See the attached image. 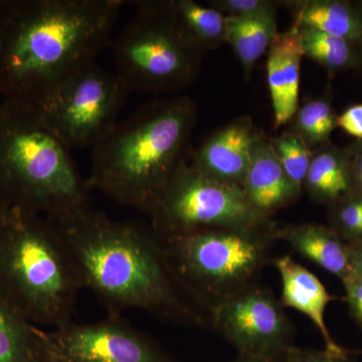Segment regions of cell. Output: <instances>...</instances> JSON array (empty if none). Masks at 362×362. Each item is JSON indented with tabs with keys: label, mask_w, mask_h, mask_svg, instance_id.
Instances as JSON below:
<instances>
[{
	"label": "cell",
	"mask_w": 362,
	"mask_h": 362,
	"mask_svg": "<svg viewBox=\"0 0 362 362\" xmlns=\"http://www.w3.org/2000/svg\"><path fill=\"white\" fill-rule=\"evenodd\" d=\"M285 356V354H284ZM284 356H243L238 354L233 361L230 362H286Z\"/></svg>",
	"instance_id": "d6a6232c"
},
{
	"label": "cell",
	"mask_w": 362,
	"mask_h": 362,
	"mask_svg": "<svg viewBox=\"0 0 362 362\" xmlns=\"http://www.w3.org/2000/svg\"><path fill=\"white\" fill-rule=\"evenodd\" d=\"M297 23L349 42H362V18L344 2L333 0L308 2L300 13Z\"/></svg>",
	"instance_id": "ffe728a7"
},
{
	"label": "cell",
	"mask_w": 362,
	"mask_h": 362,
	"mask_svg": "<svg viewBox=\"0 0 362 362\" xmlns=\"http://www.w3.org/2000/svg\"><path fill=\"white\" fill-rule=\"evenodd\" d=\"M356 153H362V140L356 146Z\"/></svg>",
	"instance_id": "836d02e7"
},
{
	"label": "cell",
	"mask_w": 362,
	"mask_h": 362,
	"mask_svg": "<svg viewBox=\"0 0 362 362\" xmlns=\"http://www.w3.org/2000/svg\"><path fill=\"white\" fill-rule=\"evenodd\" d=\"M130 93L116 73L93 63L64 81L35 109L69 148H93L119 122Z\"/></svg>",
	"instance_id": "9c48e42d"
},
{
	"label": "cell",
	"mask_w": 362,
	"mask_h": 362,
	"mask_svg": "<svg viewBox=\"0 0 362 362\" xmlns=\"http://www.w3.org/2000/svg\"><path fill=\"white\" fill-rule=\"evenodd\" d=\"M162 4L188 39L199 49L225 40L226 18L218 9L192 0Z\"/></svg>",
	"instance_id": "44dd1931"
},
{
	"label": "cell",
	"mask_w": 362,
	"mask_h": 362,
	"mask_svg": "<svg viewBox=\"0 0 362 362\" xmlns=\"http://www.w3.org/2000/svg\"><path fill=\"white\" fill-rule=\"evenodd\" d=\"M361 351L349 349L344 352H331L328 350L305 349L293 345L285 352L286 362H358L357 356Z\"/></svg>",
	"instance_id": "484cf974"
},
{
	"label": "cell",
	"mask_w": 362,
	"mask_h": 362,
	"mask_svg": "<svg viewBox=\"0 0 362 362\" xmlns=\"http://www.w3.org/2000/svg\"><path fill=\"white\" fill-rule=\"evenodd\" d=\"M352 270L362 276V239L347 244Z\"/></svg>",
	"instance_id": "4dcf8cb0"
},
{
	"label": "cell",
	"mask_w": 362,
	"mask_h": 362,
	"mask_svg": "<svg viewBox=\"0 0 362 362\" xmlns=\"http://www.w3.org/2000/svg\"><path fill=\"white\" fill-rule=\"evenodd\" d=\"M276 233L277 228L268 221L180 235L156 233L181 282L209 313L223 300L258 284L270 261Z\"/></svg>",
	"instance_id": "8992f818"
},
{
	"label": "cell",
	"mask_w": 362,
	"mask_h": 362,
	"mask_svg": "<svg viewBox=\"0 0 362 362\" xmlns=\"http://www.w3.org/2000/svg\"><path fill=\"white\" fill-rule=\"evenodd\" d=\"M303 56L298 23L288 32L278 33L269 47L267 75L276 127L285 125L297 113Z\"/></svg>",
	"instance_id": "4fadbf2b"
},
{
	"label": "cell",
	"mask_w": 362,
	"mask_h": 362,
	"mask_svg": "<svg viewBox=\"0 0 362 362\" xmlns=\"http://www.w3.org/2000/svg\"><path fill=\"white\" fill-rule=\"evenodd\" d=\"M352 189L362 195V153H356L351 159Z\"/></svg>",
	"instance_id": "f546056e"
},
{
	"label": "cell",
	"mask_w": 362,
	"mask_h": 362,
	"mask_svg": "<svg viewBox=\"0 0 362 362\" xmlns=\"http://www.w3.org/2000/svg\"><path fill=\"white\" fill-rule=\"evenodd\" d=\"M242 187L252 206L266 218L301 192L286 175L271 145L262 141L255 146Z\"/></svg>",
	"instance_id": "9a60e30c"
},
{
	"label": "cell",
	"mask_w": 362,
	"mask_h": 362,
	"mask_svg": "<svg viewBox=\"0 0 362 362\" xmlns=\"http://www.w3.org/2000/svg\"><path fill=\"white\" fill-rule=\"evenodd\" d=\"M277 240H285L295 251L340 280L352 271L349 247L329 226L302 223L277 228Z\"/></svg>",
	"instance_id": "2e32d148"
},
{
	"label": "cell",
	"mask_w": 362,
	"mask_h": 362,
	"mask_svg": "<svg viewBox=\"0 0 362 362\" xmlns=\"http://www.w3.org/2000/svg\"><path fill=\"white\" fill-rule=\"evenodd\" d=\"M0 362H47L40 328L0 296Z\"/></svg>",
	"instance_id": "d6986e66"
},
{
	"label": "cell",
	"mask_w": 362,
	"mask_h": 362,
	"mask_svg": "<svg viewBox=\"0 0 362 362\" xmlns=\"http://www.w3.org/2000/svg\"><path fill=\"white\" fill-rule=\"evenodd\" d=\"M89 185L71 148L39 111L0 103V194L13 209L59 223L89 207Z\"/></svg>",
	"instance_id": "277c9868"
},
{
	"label": "cell",
	"mask_w": 362,
	"mask_h": 362,
	"mask_svg": "<svg viewBox=\"0 0 362 362\" xmlns=\"http://www.w3.org/2000/svg\"><path fill=\"white\" fill-rule=\"evenodd\" d=\"M270 145L286 175L302 190L313 158L308 144L298 134H285L274 139Z\"/></svg>",
	"instance_id": "603a6c76"
},
{
	"label": "cell",
	"mask_w": 362,
	"mask_h": 362,
	"mask_svg": "<svg viewBox=\"0 0 362 362\" xmlns=\"http://www.w3.org/2000/svg\"><path fill=\"white\" fill-rule=\"evenodd\" d=\"M137 11L112 40L116 74L132 90L175 89L194 76L199 49L161 2H135Z\"/></svg>",
	"instance_id": "52a82bcc"
},
{
	"label": "cell",
	"mask_w": 362,
	"mask_h": 362,
	"mask_svg": "<svg viewBox=\"0 0 362 362\" xmlns=\"http://www.w3.org/2000/svg\"><path fill=\"white\" fill-rule=\"evenodd\" d=\"M299 25L304 54L330 70H339L351 64L354 52L349 40L333 37L310 26Z\"/></svg>",
	"instance_id": "7402d4cb"
},
{
	"label": "cell",
	"mask_w": 362,
	"mask_h": 362,
	"mask_svg": "<svg viewBox=\"0 0 362 362\" xmlns=\"http://www.w3.org/2000/svg\"><path fill=\"white\" fill-rule=\"evenodd\" d=\"M161 235L268 221L252 206L242 185L211 177L183 161L149 214Z\"/></svg>",
	"instance_id": "ba28073f"
},
{
	"label": "cell",
	"mask_w": 362,
	"mask_h": 362,
	"mask_svg": "<svg viewBox=\"0 0 362 362\" xmlns=\"http://www.w3.org/2000/svg\"><path fill=\"white\" fill-rule=\"evenodd\" d=\"M209 316L211 327L235 346L238 354L282 356L294 345V328L284 306L258 284L216 304Z\"/></svg>",
	"instance_id": "8fae6325"
},
{
	"label": "cell",
	"mask_w": 362,
	"mask_h": 362,
	"mask_svg": "<svg viewBox=\"0 0 362 362\" xmlns=\"http://www.w3.org/2000/svg\"><path fill=\"white\" fill-rule=\"evenodd\" d=\"M82 288L56 225L14 209L0 240V296L33 325L57 328L71 322Z\"/></svg>",
	"instance_id": "5b68a950"
},
{
	"label": "cell",
	"mask_w": 362,
	"mask_h": 362,
	"mask_svg": "<svg viewBox=\"0 0 362 362\" xmlns=\"http://www.w3.org/2000/svg\"><path fill=\"white\" fill-rule=\"evenodd\" d=\"M340 281L344 288L345 301L350 315L362 328V276L352 270Z\"/></svg>",
	"instance_id": "4316f807"
},
{
	"label": "cell",
	"mask_w": 362,
	"mask_h": 362,
	"mask_svg": "<svg viewBox=\"0 0 362 362\" xmlns=\"http://www.w3.org/2000/svg\"><path fill=\"white\" fill-rule=\"evenodd\" d=\"M122 0H0V97L37 108L110 45Z\"/></svg>",
	"instance_id": "7a4b0ae2"
},
{
	"label": "cell",
	"mask_w": 362,
	"mask_h": 362,
	"mask_svg": "<svg viewBox=\"0 0 362 362\" xmlns=\"http://www.w3.org/2000/svg\"><path fill=\"white\" fill-rule=\"evenodd\" d=\"M337 126L347 134L362 140V105L349 107L337 117Z\"/></svg>",
	"instance_id": "f1b7e54d"
},
{
	"label": "cell",
	"mask_w": 362,
	"mask_h": 362,
	"mask_svg": "<svg viewBox=\"0 0 362 362\" xmlns=\"http://www.w3.org/2000/svg\"><path fill=\"white\" fill-rule=\"evenodd\" d=\"M361 239H362V223H361V228H359L358 237H357V240H361Z\"/></svg>",
	"instance_id": "e575fe53"
},
{
	"label": "cell",
	"mask_w": 362,
	"mask_h": 362,
	"mask_svg": "<svg viewBox=\"0 0 362 362\" xmlns=\"http://www.w3.org/2000/svg\"><path fill=\"white\" fill-rule=\"evenodd\" d=\"M194 122L187 97L145 105L119 120L93 147L90 189L149 216L185 161Z\"/></svg>",
	"instance_id": "3957f363"
},
{
	"label": "cell",
	"mask_w": 362,
	"mask_h": 362,
	"mask_svg": "<svg viewBox=\"0 0 362 362\" xmlns=\"http://www.w3.org/2000/svg\"><path fill=\"white\" fill-rule=\"evenodd\" d=\"M47 362H180L120 314L95 323L40 329Z\"/></svg>",
	"instance_id": "30bf717a"
},
{
	"label": "cell",
	"mask_w": 362,
	"mask_h": 362,
	"mask_svg": "<svg viewBox=\"0 0 362 362\" xmlns=\"http://www.w3.org/2000/svg\"><path fill=\"white\" fill-rule=\"evenodd\" d=\"M274 11L251 16H228L226 18V37L246 70L270 47L278 35Z\"/></svg>",
	"instance_id": "ac0fdd59"
},
{
	"label": "cell",
	"mask_w": 362,
	"mask_h": 362,
	"mask_svg": "<svg viewBox=\"0 0 362 362\" xmlns=\"http://www.w3.org/2000/svg\"><path fill=\"white\" fill-rule=\"evenodd\" d=\"M14 209L11 204L0 194V240L6 233L7 228L11 225L14 214Z\"/></svg>",
	"instance_id": "1f68e13d"
},
{
	"label": "cell",
	"mask_w": 362,
	"mask_h": 362,
	"mask_svg": "<svg viewBox=\"0 0 362 362\" xmlns=\"http://www.w3.org/2000/svg\"><path fill=\"white\" fill-rule=\"evenodd\" d=\"M54 223L81 285L109 313L136 308L171 322L211 326L209 311L181 282L153 228L111 220L90 206Z\"/></svg>",
	"instance_id": "6da1fadb"
},
{
	"label": "cell",
	"mask_w": 362,
	"mask_h": 362,
	"mask_svg": "<svg viewBox=\"0 0 362 362\" xmlns=\"http://www.w3.org/2000/svg\"><path fill=\"white\" fill-rule=\"evenodd\" d=\"M337 127V117L324 100H314L300 109L296 117L297 134L307 144H320L329 139Z\"/></svg>",
	"instance_id": "cb8c5ba5"
},
{
	"label": "cell",
	"mask_w": 362,
	"mask_h": 362,
	"mask_svg": "<svg viewBox=\"0 0 362 362\" xmlns=\"http://www.w3.org/2000/svg\"><path fill=\"white\" fill-rule=\"evenodd\" d=\"M218 11H228L230 16H251L273 11L272 4L262 0H223L214 4Z\"/></svg>",
	"instance_id": "83f0119b"
},
{
	"label": "cell",
	"mask_w": 362,
	"mask_h": 362,
	"mask_svg": "<svg viewBox=\"0 0 362 362\" xmlns=\"http://www.w3.org/2000/svg\"><path fill=\"white\" fill-rule=\"evenodd\" d=\"M331 206L329 228L346 244L356 240L362 223V195L352 192Z\"/></svg>",
	"instance_id": "d4e9b609"
},
{
	"label": "cell",
	"mask_w": 362,
	"mask_h": 362,
	"mask_svg": "<svg viewBox=\"0 0 362 362\" xmlns=\"http://www.w3.org/2000/svg\"><path fill=\"white\" fill-rule=\"evenodd\" d=\"M273 264L282 281L283 306L296 309L310 319L322 337L324 349L331 352L349 350L335 341L325 322L326 307L337 298L327 292L313 273L298 264L292 257H280L274 259Z\"/></svg>",
	"instance_id": "5bb4252c"
},
{
	"label": "cell",
	"mask_w": 362,
	"mask_h": 362,
	"mask_svg": "<svg viewBox=\"0 0 362 362\" xmlns=\"http://www.w3.org/2000/svg\"><path fill=\"white\" fill-rule=\"evenodd\" d=\"M259 140L250 119H240L209 137L190 165L216 180L243 185Z\"/></svg>",
	"instance_id": "7c38bea8"
},
{
	"label": "cell",
	"mask_w": 362,
	"mask_h": 362,
	"mask_svg": "<svg viewBox=\"0 0 362 362\" xmlns=\"http://www.w3.org/2000/svg\"><path fill=\"white\" fill-rule=\"evenodd\" d=\"M304 187L315 202L333 204L354 192L351 158L337 148L323 150L312 158Z\"/></svg>",
	"instance_id": "e0dca14e"
}]
</instances>
